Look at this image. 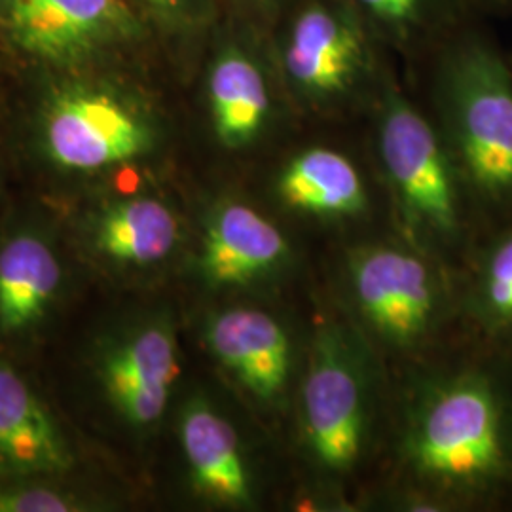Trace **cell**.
<instances>
[{
    "label": "cell",
    "instance_id": "12",
    "mask_svg": "<svg viewBox=\"0 0 512 512\" xmlns=\"http://www.w3.org/2000/svg\"><path fill=\"white\" fill-rule=\"evenodd\" d=\"M349 283L366 323L395 346H410L437 313L435 277L420 256L391 245H366L348 262Z\"/></svg>",
    "mask_w": 512,
    "mask_h": 512
},
{
    "label": "cell",
    "instance_id": "22",
    "mask_svg": "<svg viewBox=\"0 0 512 512\" xmlns=\"http://www.w3.org/2000/svg\"><path fill=\"white\" fill-rule=\"evenodd\" d=\"M224 12L234 14L266 31L296 0H220Z\"/></svg>",
    "mask_w": 512,
    "mask_h": 512
},
{
    "label": "cell",
    "instance_id": "10",
    "mask_svg": "<svg viewBox=\"0 0 512 512\" xmlns=\"http://www.w3.org/2000/svg\"><path fill=\"white\" fill-rule=\"evenodd\" d=\"M69 291V260L54 224L37 215L6 222L0 230V348L42 336Z\"/></svg>",
    "mask_w": 512,
    "mask_h": 512
},
{
    "label": "cell",
    "instance_id": "16",
    "mask_svg": "<svg viewBox=\"0 0 512 512\" xmlns=\"http://www.w3.org/2000/svg\"><path fill=\"white\" fill-rule=\"evenodd\" d=\"M203 344L220 368L256 401H277L291 374V340L266 311L232 306L203 321Z\"/></svg>",
    "mask_w": 512,
    "mask_h": 512
},
{
    "label": "cell",
    "instance_id": "1",
    "mask_svg": "<svg viewBox=\"0 0 512 512\" xmlns=\"http://www.w3.org/2000/svg\"><path fill=\"white\" fill-rule=\"evenodd\" d=\"M404 76L420 80L463 184L512 200V55L490 21L465 19Z\"/></svg>",
    "mask_w": 512,
    "mask_h": 512
},
{
    "label": "cell",
    "instance_id": "14",
    "mask_svg": "<svg viewBox=\"0 0 512 512\" xmlns=\"http://www.w3.org/2000/svg\"><path fill=\"white\" fill-rule=\"evenodd\" d=\"M78 452L33 384L0 355V478L71 476Z\"/></svg>",
    "mask_w": 512,
    "mask_h": 512
},
{
    "label": "cell",
    "instance_id": "23",
    "mask_svg": "<svg viewBox=\"0 0 512 512\" xmlns=\"http://www.w3.org/2000/svg\"><path fill=\"white\" fill-rule=\"evenodd\" d=\"M461 8L473 18L494 21L512 19V0H458Z\"/></svg>",
    "mask_w": 512,
    "mask_h": 512
},
{
    "label": "cell",
    "instance_id": "19",
    "mask_svg": "<svg viewBox=\"0 0 512 512\" xmlns=\"http://www.w3.org/2000/svg\"><path fill=\"white\" fill-rule=\"evenodd\" d=\"M109 505L107 497L74 484L71 476L0 478V512L109 511Z\"/></svg>",
    "mask_w": 512,
    "mask_h": 512
},
{
    "label": "cell",
    "instance_id": "15",
    "mask_svg": "<svg viewBox=\"0 0 512 512\" xmlns=\"http://www.w3.org/2000/svg\"><path fill=\"white\" fill-rule=\"evenodd\" d=\"M177 439L192 492L211 505H253V476L238 429L202 393L190 395L177 414Z\"/></svg>",
    "mask_w": 512,
    "mask_h": 512
},
{
    "label": "cell",
    "instance_id": "6",
    "mask_svg": "<svg viewBox=\"0 0 512 512\" xmlns=\"http://www.w3.org/2000/svg\"><path fill=\"white\" fill-rule=\"evenodd\" d=\"M192 55L198 61L207 129L222 152L247 154L264 147L279 128L283 110L294 112L266 33L253 23L224 12Z\"/></svg>",
    "mask_w": 512,
    "mask_h": 512
},
{
    "label": "cell",
    "instance_id": "17",
    "mask_svg": "<svg viewBox=\"0 0 512 512\" xmlns=\"http://www.w3.org/2000/svg\"><path fill=\"white\" fill-rule=\"evenodd\" d=\"M272 188L285 207L317 217H353L368 207L361 165L348 150L321 141L289 150L274 169Z\"/></svg>",
    "mask_w": 512,
    "mask_h": 512
},
{
    "label": "cell",
    "instance_id": "4",
    "mask_svg": "<svg viewBox=\"0 0 512 512\" xmlns=\"http://www.w3.org/2000/svg\"><path fill=\"white\" fill-rule=\"evenodd\" d=\"M175 321L165 311H135L107 321L84 351L82 380L105 427L139 439L165 418L181 378Z\"/></svg>",
    "mask_w": 512,
    "mask_h": 512
},
{
    "label": "cell",
    "instance_id": "11",
    "mask_svg": "<svg viewBox=\"0 0 512 512\" xmlns=\"http://www.w3.org/2000/svg\"><path fill=\"white\" fill-rule=\"evenodd\" d=\"M300 404L311 458L330 473L349 471L363 454L368 410L363 374L338 330L315 338Z\"/></svg>",
    "mask_w": 512,
    "mask_h": 512
},
{
    "label": "cell",
    "instance_id": "9",
    "mask_svg": "<svg viewBox=\"0 0 512 512\" xmlns=\"http://www.w3.org/2000/svg\"><path fill=\"white\" fill-rule=\"evenodd\" d=\"M69 238L99 274L129 279L173 258L183 224L175 207L156 194L107 192L71 215Z\"/></svg>",
    "mask_w": 512,
    "mask_h": 512
},
{
    "label": "cell",
    "instance_id": "7",
    "mask_svg": "<svg viewBox=\"0 0 512 512\" xmlns=\"http://www.w3.org/2000/svg\"><path fill=\"white\" fill-rule=\"evenodd\" d=\"M368 116L376 164L406 220L439 236L454 234L463 179L433 118L404 88L399 67Z\"/></svg>",
    "mask_w": 512,
    "mask_h": 512
},
{
    "label": "cell",
    "instance_id": "20",
    "mask_svg": "<svg viewBox=\"0 0 512 512\" xmlns=\"http://www.w3.org/2000/svg\"><path fill=\"white\" fill-rule=\"evenodd\" d=\"M167 50L192 55L224 14L220 0H131Z\"/></svg>",
    "mask_w": 512,
    "mask_h": 512
},
{
    "label": "cell",
    "instance_id": "8",
    "mask_svg": "<svg viewBox=\"0 0 512 512\" xmlns=\"http://www.w3.org/2000/svg\"><path fill=\"white\" fill-rule=\"evenodd\" d=\"M406 446L412 465L433 480L456 486L492 480L507 459L494 387L480 376L435 387L421 403Z\"/></svg>",
    "mask_w": 512,
    "mask_h": 512
},
{
    "label": "cell",
    "instance_id": "24",
    "mask_svg": "<svg viewBox=\"0 0 512 512\" xmlns=\"http://www.w3.org/2000/svg\"><path fill=\"white\" fill-rule=\"evenodd\" d=\"M511 55H512V48H511Z\"/></svg>",
    "mask_w": 512,
    "mask_h": 512
},
{
    "label": "cell",
    "instance_id": "18",
    "mask_svg": "<svg viewBox=\"0 0 512 512\" xmlns=\"http://www.w3.org/2000/svg\"><path fill=\"white\" fill-rule=\"evenodd\" d=\"M366 29L410 73L469 16L458 0H346Z\"/></svg>",
    "mask_w": 512,
    "mask_h": 512
},
{
    "label": "cell",
    "instance_id": "2",
    "mask_svg": "<svg viewBox=\"0 0 512 512\" xmlns=\"http://www.w3.org/2000/svg\"><path fill=\"white\" fill-rule=\"evenodd\" d=\"M52 74L29 116V145L55 177L101 179L162 152L164 114L141 84L103 69Z\"/></svg>",
    "mask_w": 512,
    "mask_h": 512
},
{
    "label": "cell",
    "instance_id": "21",
    "mask_svg": "<svg viewBox=\"0 0 512 512\" xmlns=\"http://www.w3.org/2000/svg\"><path fill=\"white\" fill-rule=\"evenodd\" d=\"M475 306L486 327L512 329V230L495 243L484 260Z\"/></svg>",
    "mask_w": 512,
    "mask_h": 512
},
{
    "label": "cell",
    "instance_id": "3",
    "mask_svg": "<svg viewBox=\"0 0 512 512\" xmlns=\"http://www.w3.org/2000/svg\"><path fill=\"white\" fill-rule=\"evenodd\" d=\"M294 112L370 114L397 61L346 0H296L264 31Z\"/></svg>",
    "mask_w": 512,
    "mask_h": 512
},
{
    "label": "cell",
    "instance_id": "13",
    "mask_svg": "<svg viewBox=\"0 0 512 512\" xmlns=\"http://www.w3.org/2000/svg\"><path fill=\"white\" fill-rule=\"evenodd\" d=\"M289 243L272 220L251 203L224 198L203 222L196 272L209 289H239L275 274Z\"/></svg>",
    "mask_w": 512,
    "mask_h": 512
},
{
    "label": "cell",
    "instance_id": "5",
    "mask_svg": "<svg viewBox=\"0 0 512 512\" xmlns=\"http://www.w3.org/2000/svg\"><path fill=\"white\" fill-rule=\"evenodd\" d=\"M0 35L48 73H78L167 50L131 0H0Z\"/></svg>",
    "mask_w": 512,
    "mask_h": 512
}]
</instances>
